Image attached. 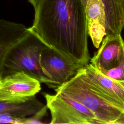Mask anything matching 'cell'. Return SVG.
<instances>
[{
  "label": "cell",
  "mask_w": 124,
  "mask_h": 124,
  "mask_svg": "<svg viewBox=\"0 0 124 124\" xmlns=\"http://www.w3.org/2000/svg\"><path fill=\"white\" fill-rule=\"evenodd\" d=\"M29 30L70 61L85 66L90 61L88 30L81 0H40Z\"/></svg>",
  "instance_id": "cell-1"
},
{
  "label": "cell",
  "mask_w": 124,
  "mask_h": 124,
  "mask_svg": "<svg viewBox=\"0 0 124 124\" xmlns=\"http://www.w3.org/2000/svg\"><path fill=\"white\" fill-rule=\"evenodd\" d=\"M54 90L84 105L101 124H124V105L104 97L92 88L84 77L83 67Z\"/></svg>",
  "instance_id": "cell-2"
},
{
  "label": "cell",
  "mask_w": 124,
  "mask_h": 124,
  "mask_svg": "<svg viewBox=\"0 0 124 124\" xmlns=\"http://www.w3.org/2000/svg\"><path fill=\"white\" fill-rule=\"evenodd\" d=\"M48 47L30 31L7 53L3 63L2 77L22 71L51 88V80L44 72L40 63V54Z\"/></svg>",
  "instance_id": "cell-3"
},
{
  "label": "cell",
  "mask_w": 124,
  "mask_h": 124,
  "mask_svg": "<svg viewBox=\"0 0 124 124\" xmlns=\"http://www.w3.org/2000/svg\"><path fill=\"white\" fill-rule=\"evenodd\" d=\"M88 29L106 31V36L121 34L124 28V0H81Z\"/></svg>",
  "instance_id": "cell-4"
},
{
  "label": "cell",
  "mask_w": 124,
  "mask_h": 124,
  "mask_svg": "<svg viewBox=\"0 0 124 124\" xmlns=\"http://www.w3.org/2000/svg\"><path fill=\"white\" fill-rule=\"evenodd\" d=\"M90 62L103 75L124 81V41L121 34L105 36Z\"/></svg>",
  "instance_id": "cell-5"
},
{
  "label": "cell",
  "mask_w": 124,
  "mask_h": 124,
  "mask_svg": "<svg viewBox=\"0 0 124 124\" xmlns=\"http://www.w3.org/2000/svg\"><path fill=\"white\" fill-rule=\"evenodd\" d=\"M42 94L51 114L49 124H101L91 111L68 96L60 93Z\"/></svg>",
  "instance_id": "cell-6"
},
{
  "label": "cell",
  "mask_w": 124,
  "mask_h": 124,
  "mask_svg": "<svg viewBox=\"0 0 124 124\" xmlns=\"http://www.w3.org/2000/svg\"><path fill=\"white\" fill-rule=\"evenodd\" d=\"M41 83L23 72H16L0 79V100L24 102L35 96Z\"/></svg>",
  "instance_id": "cell-7"
},
{
  "label": "cell",
  "mask_w": 124,
  "mask_h": 124,
  "mask_svg": "<svg viewBox=\"0 0 124 124\" xmlns=\"http://www.w3.org/2000/svg\"><path fill=\"white\" fill-rule=\"evenodd\" d=\"M40 63L44 72L51 79V88L54 89L68 81L83 67L70 61L49 47L41 53Z\"/></svg>",
  "instance_id": "cell-8"
},
{
  "label": "cell",
  "mask_w": 124,
  "mask_h": 124,
  "mask_svg": "<svg viewBox=\"0 0 124 124\" xmlns=\"http://www.w3.org/2000/svg\"><path fill=\"white\" fill-rule=\"evenodd\" d=\"M83 71L92 88L104 97L124 105V88L117 81L100 73L91 63L83 67Z\"/></svg>",
  "instance_id": "cell-9"
},
{
  "label": "cell",
  "mask_w": 124,
  "mask_h": 124,
  "mask_svg": "<svg viewBox=\"0 0 124 124\" xmlns=\"http://www.w3.org/2000/svg\"><path fill=\"white\" fill-rule=\"evenodd\" d=\"M30 32L22 24L0 19V79L2 78L3 63L7 53Z\"/></svg>",
  "instance_id": "cell-10"
},
{
  "label": "cell",
  "mask_w": 124,
  "mask_h": 124,
  "mask_svg": "<svg viewBox=\"0 0 124 124\" xmlns=\"http://www.w3.org/2000/svg\"><path fill=\"white\" fill-rule=\"evenodd\" d=\"M44 106L35 96L24 102H10L0 100V113L23 118L35 113Z\"/></svg>",
  "instance_id": "cell-11"
},
{
  "label": "cell",
  "mask_w": 124,
  "mask_h": 124,
  "mask_svg": "<svg viewBox=\"0 0 124 124\" xmlns=\"http://www.w3.org/2000/svg\"><path fill=\"white\" fill-rule=\"evenodd\" d=\"M47 107L46 105L35 113L31 115V117H23L22 118V124H44L42 121L47 114Z\"/></svg>",
  "instance_id": "cell-12"
},
{
  "label": "cell",
  "mask_w": 124,
  "mask_h": 124,
  "mask_svg": "<svg viewBox=\"0 0 124 124\" xmlns=\"http://www.w3.org/2000/svg\"><path fill=\"white\" fill-rule=\"evenodd\" d=\"M22 118L15 117L8 114L0 113V123L22 124Z\"/></svg>",
  "instance_id": "cell-13"
},
{
  "label": "cell",
  "mask_w": 124,
  "mask_h": 124,
  "mask_svg": "<svg viewBox=\"0 0 124 124\" xmlns=\"http://www.w3.org/2000/svg\"><path fill=\"white\" fill-rule=\"evenodd\" d=\"M28 0L34 7L38 3V2L40 0Z\"/></svg>",
  "instance_id": "cell-14"
},
{
  "label": "cell",
  "mask_w": 124,
  "mask_h": 124,
  "mask_svg": "<svg viewBox=\"0 0 124 124\" xmlns=\"http://www.w3.org/2000/svg\"><path fill=\"white\" fill-rule=\"evenodd\" d=\"M120 85H122V86L124 88V81H117Z\"/></svg>",
  "instance_id": "cell-15"
}]
</instances>
